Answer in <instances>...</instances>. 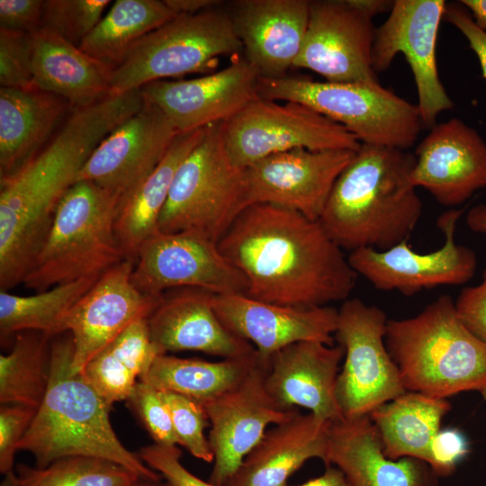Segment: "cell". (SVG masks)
Returning a JSON list of instances; mask_svg holds the SVG:
<instances>
[{
  "mask_svg": "<svg viewBox=\"0 0 486 486\" xmlns=\"http://www.w3.org/2000/svg\"><path fill=\"white\" fill-rule=\"evenodd\" d=\"M297 486H350L342 472L337 467L327 466L319 477Z\"/></svg>",
  "mask_w": 486,
  "mask_h": 486,
  "instance_id": "obj_48",
  "label": "cell"
},
{
  "mask_svg": "<svg viewBox=\"0 0 486 486\" xmlns=\"http://www.w3.org/2000/svg\"><path fill=\"white\" fill-rule=\"evenodd\" d=\"M70 108L65 99L38 87H1L0 178L17 172L45 147Z\"/></svg>",
  "mask_w": 486,
  "mask_h": 486,
  "instance_id": "obj_28",
  "label": "cell"
},
{
  "mask_svg": "<svg viewBox=\"0 0 486 486\" xmlns=\"http://www.w3.org/2000/svg\"><path fill=\"white\" fill-rule=\"evenodd\" d=\"M42 0H0V29L32 33L42 27Z\"/></svg>",
  "mask_w": 486,
  "mask_h": 486,
  "instance_id": "obj_44",
  "label": "cell"
},
{
  "mask_svg": "<svg viewBox=\"0 0 486 486\" xmlns=\"http://www.w3.org/2000/svg\"><path fill=\"white\" fill-rule=\"evenodd\" d=\"M260 76L245 58L202 76L160 80L140 89L179 132H187L231 118L257 97Z\"/></svg>",
  "mask_w": 486,
  "mask_h": 486,
  "instance_id": "obj_19",
  "label": "cell"
},
{
  "mask_svg": "<svg viewBox=\"0 0 486 486\" xmlns=\"http://www.w3.org/2000/svg\"><path fill=\"white\" fill-rule=\"evenodd\" d=\"M386 0L310 1L305 37L293 68L335 83L381 85L372 66L373 17L391 10Z\"/></svg>",
  "mask_w": 486,
  "mask_h": 486,
  "instance_id": "obj_10",
  "label": "cell"
},
{
  "mask_svg": "<svg viewBox=\"0 0 486 486\" xmlns=\"http://www.w3.org/2000/svg\"><path fill=\"white\" fill-rule=\"evenodd\" d=\"M121 198L87 180L59 203L49 236L22 284L37 292L101 275L127 259L115 221Z\"/></svg>",
  "mask_w": 486,
  "mask_h": 486,
  "instance_id": "obj_5",
  "label": "cell"
},
{
  "mask_svg": "<svg viewBox=\"0 0 486 486\" xmlns=\"http://www.w3.org/2000/svg\"><path fill=\"white\" fill-rule=\"evenodd\" d=\"M110 4V0H47L42 27L79 47Z\"/></svg>",
  "mask_w": 486,
  "mask_h": 486,
  "instance_id": "obj_37",
  "label": "cell"
},
{
  "mask_svg": "<svg viewBox=\"0 0 486 486\" xmlns=\"http://www.w3.org/2000/svg\"><path fill=\"white\" fill-rule=\"evenodd\" d=\"M158 356L147 318H142L97 353L81 374L98 394L112 405L128 400Z\"/></svg>",
  "mask_w": 486,
  "mask_h": 486,
  "instance_id": "obj_31",
  "label": "cell"
},
{
  "mask_svg": "<svg viewBox=\"0 0 486 486\" xmlns=\"http://www.w3.org/2000/svg\"><path fill=\"white\" fill-rule=\"evenodd\" d=\"M160 392L169 409L178 445L186 448L193 456L212 463L213 454L204 435L210 421L202 404L176 392Z\"/></svg>",
  "mask_w": 486,
  "mask_h": 486,
  "instance_id": "obj_38",
  "label": "cell"
},
{
  "mask_svg": "<svg viewBox=\"0 0 486 486\" xmlns=\"http://www.w3.org/2000/svg\"><path fill=\"white\" fill-rule=\"evenodd\" d=\"M330 423L314 414L297 413L274 425L244 459L227 486H286L307 461L324 463Z\"/></svg>",
  "mask_w": 486,
  "mask_h": 486,
  "instance_id": "obj_25",
  "label": "cell"
},
{
  "mask_svg": "<svg viewBox=\"0 0 486 486\" xmlns=\"http://www.w3.org/2000/svg\"><path fill=\"white\" fill-rule=\"evenodd\" d=\"M464 209H449L437 219L444 235L442 247L429 253L416 252L408 240L388 249L362 248L347 259L354 271L374 287L396 290L405 295L442 285H461L470 281L477 268L475 252L455 240L456 224Z\"/></svg>",
  "mask_w": 486,
  "mask_h": 486,
  "instance_id": "obj_14",
  "label": "cell"
},
{
  "mask_svg": "<svg viewBox=\"0 0 486 486\" xmlns=\"http://www.w3.org/2000/svg\"><path fill=\"white\" fill-rule=\"evenodd\" d=\"M50 352L49 386L18 451L30 452L40 468L64 457L91 456L122 464L142 480L159 482L161 476L119 440L110 421L112 405L81 373L72 370L70 333L53 337Z\"/></svg>",
  "mask_w": 486,
  "mask_h": 486,
  "instance_id": "obj_3",
  "label": "cell"
},
{
  "mask_svg": "<svg viewBox=\"0 0 486 486\" xmlns=\"http://www.w3.org/2000/svg\"><path fill=\"white\" fill-rule=\"evenodd\" d=\"M471 14L476 25L486 31V0L459 1Z\"/></svg>",
  "mask_w": 486,
  "mask_h": 486,
  "instance_id": "obj_50",
  "label": "cell"
},
{
  "mask_svg": "<svg viewBox=\"0 0 486 486\" xmlns=\"http://www.w3.org/2000/svg\"><path fill=\"white\" fill-rule=\"evenodd\" d=\"M101 275L59 284L28 296L0 291L1 343L24 330L39 331L50 338L65 333L63 324L67 314Z\"/></svg>",
  "mask_w": 486,
  "mask_h": 486,
  "instance_id": "obj_34",
  "label": "cell"
},
{
  "mask_svg": "<svg viewBox=\"0 0 486 486\" xmlns=\"http://www.w3.org/2000/svg\"><path fill=\"white\" fill-rule=\"evenodd\" d=\"M177 14H194L220 5L218 0H165Z\"/></svg>",
  "mask_w": 486,
  "mask_h": 486,
  "instance_id": "obj_47",
  "label": "cell"
},
{
  "mask_svg": "<svg viewBox=\"0 0 486 486\" xmlns=\"http://www.w3.org/2000/svg\"><path fill=\"white\" fill-rule=\"evenodd\" d=\"M17 475L20 486H133L142 480L122 464L91 456L64 457L41 468L21 464Z\"/></svg>",
  "mask_w": 486,
  "mask_h": 486,
  "instance_id": "obj_36",
  "label": "cell"
},
{
  "mask_svg": "<svg viewBox=\"0 0 486 486\" xmlns=\"http://www.w3.org/2000/svg\"><path fill=\"white\" fill-rule=\"evenodd\" d=\"M415 155L362 144L338 177L320 221L343 249H388L408 240L422 214L410 182Z\"/></svg>",
  "mask_w": 486,
  "mask_h": 486,
  "instance_id": "obj_2",
  "label": "cell"
},
{
  "mask_svg": "<svg viewBox=\"0 0 486 486\" xmlns=\"http://www.w3.org/2000/svg\"><path fill=\"white\" fill-rule=\"evenodd\" d=\"M443 19L466 38L479 59L482 76L486 79V31L476 25L470 12L460 2L446 4Z\"/></svg>",
  "mask_w": 486,
  "mask_h": 486,
  "instance_id": "obj_46",
  "label": "cell"
},
{
  "mask_svg": "<svg viewBox=\"0 0 486 486\" xmlns=\"http://www.w3.org/2000/svg\"><path fill=\"white\" fill-rule=\"evenodd\" d=\"M1 87L34 88L31 34L0 29Z\"/></svg>",
  "mask_w": 486,
  "mask_h": 486,
  "instance_id": "obj_40",
  "label": "cell"
},
{
  "mask_svg": "<svg viewBox=\"0 0 486 486\" xmlns=\"http://www.w3.org/2000/svg\"><path fill=\"white\" fill-rule=\"evenodd\" d=\"M480 392L486 402V388L481 390Z\"/></svg>",
  "mask_w": 486,
  "mask_h": 486,
  "instance_id": "obj_53",
  "label": "cell"
},
{
  "mask_svg": "<svg viewBox=\"0 0 486 486\" xmlns=\"http://www.w3.org/2000/svg\"><path fill=\"white\" fill-rule=\"evenodd\" d=\"M0 486H20L17 473H15L13 470L4 473V478Z\"/></svg>",
  "mask_w": 486,
  "mask_h": 486,
  "instance_id": "obj_51",
  "label": "cell"
},
{
  "mask_svg": "<svg viewBox=\"0 0 486 486\" xmlns=\"http://www.w3.org/2000/svg\"><path fill=\"white\" fill-rule=\"evenodd\" d=\"M265 374L266 362L259 357L236 387L201 402L210 421L208 441L213 467L209 481L214 484L228 485L269 425H278L299 413L275 401L266 388Z\"/></svg>",
  "mask_w": 486,
  "mask_h": 486,
  "instance_id": "obj_15",
  "label": "cell"
},
{
  "mask_svg": "<svg viewBox=\"0 0 486 486\" xmlns=\"http://www.w3.org/2000/svg\"><path fill=\"white\" fill-rule=\"evenodd\" d=\"M214 295L199 288H180L170 294L163 293L147 318L151 340L159 355L199 351L231 358L256 350L221 322L214 309Z\"/></svg>",
  "mask_w": 486,
  "mask_h": 486,
  "instance_id": "obj_23",
  "label": "cell"
},
{
  "mask_svg": "<svg viewBox=\"0 0 486 486\" xmlns=\"http://www.w3.org/2000/svg\"><path fill=\"white\" fill-rule=\"evenodd\" d=\"M176 16L165 0H116L79 48L114 68L137 41Z\"/></svg>",
  "mask_w": 486,
  "mask_h": 486,
  "instance_id": "obj_33",
  "label": "cell"
},
{
  "mask_svg": "<svg viewBox=\"0 0 486 486\" xmlns=\"http://www.w3.org/2000/svg\"><path fill=\"white\" fill-rule=\"evenodd\" d=\"M158 482H151V481H146V480H140L139 482H137L133 486H159Z\"/></svg>",
  "mask_w": 486,
  "mask_h": 486,
  "instance_id": "obj_52",
  "label": "cell"
},
{
  "mask_svg": "<svg viewBox=\"0 0 486 486\" xmlns=\"http://www.w3.org/2000/svg\"><path fill=\"white\" fill-rule=\"evenodd\" d=\"M466 223L472 230L486 234V204L481 203L470 209Z\"/></svg>",
  "mask_w": 486,
  "mask_h": 486,
  "instance_id": "obj_49",
  "label": "cell"
},
{
  "mask_svg": "<svg viewBox=\"0 0 486 486\" xmlns=\"http://www.w3.org/2000/svg\"><path fill=\"white\" fill-rule=\"evenodd\" d=\"M450 408L446 399L406 392L374 410L369 417L388 458L409 457L428 464L432 440Z\"/></svg>",
  "mask_w": 486,
  "mask_h": 486,
  "instance_id": "obj_30",
  "label": "cell"
},
{
  "mask_svg": "<svg viewBox=\"0 0 486 486\" xmlns=\"http://www.w3.org/2000/svg\"><path fill=\"white\" fill-rule=\"evenodd\" d=\"M132 282L148 295L166 290L199 288L214 294L244 293L243 274L220 252L218 243L189 231H158L140 247Z\"/></svg>",
  "mask_w": 486,
  "mask_h": 486,
  "instance_id": "obj_12",
  "label": "cell"
},
{
  "mask_svg": "<svg viewBox=\"0 0 486 486\" xmlns=\"http://www.w3.org/2000/svg\"><path fill=\"white\" fill-rule=\"evenodd\" d=\"M241 50L229 10L219 5L194 14H179L131 47L112 70L110 95L169 77L204 72L219 57Z\"/></svg>",
  "mask_w": 486,
  "mask_h": 486,
  "instance_id": "obj_8",
  "label": "cell"
},
{
  "mask_svg": "<svg viewBox=\"0 0 486 486\" xmlns=\"http://www.w3.org/2000/svg\"><path fill=\"white\" fill-rule=\"evenodd\" d=\"M257 95L310 107L342 125L362 144L407 150L421 131L417 104L382 85L315 81L284 76L259 77Z\"/></svg>",
  "mask_w": 486,
  "mask_h": 486,
  "instance_id": "obj_6",
  "label": "cell"
},
{
  "mask_svg": "<svg viewBox=\"0 0 486 486\" xmlns=\"http://www.w3.org/2000/svg\"><path fill=\"white\" fill-rule=\"evenodd\" d=\"M385 345L407 392L446 399L486 388V343L442 295L416 316L389 320Z\"/></svg>",
  "mask_w": 486,
  "mask_h": 486,
  "instance_id": "obj_4",
  "label": "cell"
},
{
  "mask_svg": "<svg viewBox=\"0 0 486 486\" xmlns=\"http://www.w3.org/2000/svg\"><path fill=\"white\" fill-rule=\"evenodd\" d=\"M324 464L339 469L350 486H428L416 459L384 454L369 415L330 423Z\"/></svg>",
  "mask_w": 486,
  "mask_h": 486,
  "instance_id": "obj_26",
  "label": "cell"
},
{
  "mask_svg": "<svg viewBox=\"0 0 486 486\" xmlns=\"http://www.w3.org/2000/svg\"><path fill=\"white\" fill-rule=\"evenodd\" d=\"M469 452V443L464 434L454 428L440 429L430 446L428 464L437 473H450Z\"/></svg>",
  "mask_w": 486,
  "mask_h": 486,
  "instance_id": "obj_43",
  "label": "cell"
},
{
  "mask_svg": "<svg viewBox=\"0 0 486 486\" xmlns=\"http://www.w3.org/2000/svg\"><path fill=\"white\" fill-rule=\"evenodd\" d=\"M356 151L296 148L245 168L248 205L268 203L319 220L332 188Z\"/></svg>",
  "mask_w": 486,
  "mask_h": 486,
  "instance_id": "obj_17",
  "label": "cell"
},
{
  "mask_svg": "<svg viewBox=\"0 0 486 486\" xmlns=\"http://www.w3.org/2000/svg\"><path fill=\"white\" fill-rule=\"evenodd\" d=\"M126 401L155 444L178 445L171 414L160 391L140 380Z\"/></svg>",
  "mask_w": 486,
  "mask_h": 486,
  "instance_id": "obj_39",
  "label": "cell"
},
{
  "mask_svg": "<svg viewBox=\"0 0 486 486\" xmlns=\"http://www.w3.org/2000/svg\"><path fill=\"white\" fill-rule=\"evenodd\" d=\"M179 133L166 114L145 99L137 112L94 148L77 181H91L122 201L156 169Z\"/></svg>",
  "mask_w": 486,
  "mask_h": 486,
  "instance_id": "obj_16",
  "label": "cell"
},
{
  "mask_svg": "<svg viewBox=\"0 0 486 486\" xmlns=\"http://www.w3.org/2000/svg\"><path fill=\"white\" fill-rule=\"evenodd\" d=\"M215 311L235 335L250 343L266 362L284 347L301 341L333 345L338 310L298 308L252 299L244 293L215 294Z\"/></svg>",
  "mask_w": 486,
  "mask_h": 486,
  "instance_id": "obj_21",
  "label": "cell"
},
{
  "mask_svg": "<svg viewBox=\"0 0 486 486\" xmlns=\"http://www.w3.org/2000/svg\"><path fill=\"white\" fill-rule=\"evenodd\" d=\"M245 276L246 295L298 308L346 301L357 274L320 220L268 203H251L218 242Z\"/></svg>",
  "mask_w": 486,
  "mask_h": 486,
  "instance_id": "obj_1",
  "label": "cell"
},
{
  "mask_svg": "<svg viewBox=\"0 0 486 486\" xmlns=\"http://www.w3.org/2000/svg\"><path fill=\"white\" fill-rule=\"evenodd\" d=\"M159 486H168V485L165 482V483L160 484Z\"/></svg>",
  "mask_w": 486,
  "mask_h": 486,
  "instance_id": "obj_54",
  "label": "cell"
},
{
  "mask_svg": "<svg viewBox=\"0 0 486 486\" xmlns=\"http://www.w3.org/2000/svg\"><path fill=\"white\" fill-rule=\"evenodd\" d=\"M138 455L168 486H220L189 472L181 463V450L176 446L153 444L142 447Z\"/></svg>",
  "mask_w": 486,
  "mask_h": 486,
  "instance_id": "obj_41",
  "label": "cell"
},
{
  "mask_svg": "<svg viewBox=\"0 0 486 486\" xmlns=\"http://www.w3.org/2000/svg\"><path fill=\"white\" fill-rule=\"evenodd\" d=\"M310 1L238 0L229 9L245 58L260 77L285 76L300 53Z\"/></svg>",
  "mask_w": 486,
  "mask_h": 486,
  "instance_id": "obj_24",
  "label": "cell"
},
{
  "mask_svg": "<svg viewBox=\"0 0 486 486\" xmlns=\"http://www.w3.org/2000/svg\"><path fill=\"white\" fill-rule=\"evenodd\" d=\"M221 133L231 162L241 168L296 148L356 152L362 145L342 125L309 106L259 96L222 122Z\"/></svg>",
  "mask_w": 486,
  "mask_h": 486,
  "instance_id": "obj_9",
  "label": "cell"
},
{
  "mask_svg": "<svg viewBox=\"0 0 486 486\" xmlns=\"http://www.w3.org/2000/svg\"><path fill=\"white\" fill-rule=\"evenodd\" d=\"M414 155L412 185L444 206L460 205L486 187V142L458 118L435 124Z\"/></svg>",
  "mask_w": 486,
  "mask_h": 486,
  "instance_id": "obj_20",
  "label": "cell"
},
{
  "mask_svg": "<svg viewBox=\"0 0 486 486\" xmlns=\"http://www.w3.org/2000/svg\"><path fill=\"white\" fill-rule=\"evenodd\" d=\"M384 311L362 300L346 299L338 310L336 340L345 362L337 380V400L344 418L369 415L406 392L385 345Z\"/></svg>",
  "mask_w": 486,
  "mask_h": 486,
  "instance_id": "obj_11",
  "label": "cell"
},
{
  "mask_svg": "<svg viewBox=\"0 0 486 486\" xmlns=\"http://www.w3.org/2000/svg\"><path fill=\"white\" fill-rule=\"evenodd\" d=\"M51 338L34 330L14 337L11 351L0 356L1 405L40 407L50 382Z\"/></svg>",
  "mask_w": 486,
  "mask_h": 486,
  "instance_id": "obj_35",
  "label": "cell"
},
{
  "mask_svg": "<svg viewBox=\"0 0 486 486\" xmlns=\"http://www.w3.org/2000/svg\"><path fill=\"white\" fill-rule=\"evenodd\" d=\"M444 0H396L388 18L376 28L372 66L384 71L402 53L408 62L418 93V107L423 125L433 127L437 116L454 107L437 70L436 48Z\"/></svg>",
  "mask_w": 486,
  "mask_h": 486,
  "instance_id": "obj_13",
  "label": "cell"
},
{
  "mask_svg": "<svg viewBox=\"0 0 486 486\" xmlns=\"http://www.w3.org/2000/svg\"><path fill=\"white\" fill-rule=\"evenodd\" d=\"M221 123L205 127L179 166L158 220L159 232H194L218 243L248 205L246 170L231 162Z\"/></svg>",
  "mask_w": 486,
  "mask_h": 486,
  "instance_id": "obj_7",
  "label": "cell"
},
{
  "mask_svg": "<svg viewBox=\"0 0 486 486\" xmlns=\"http://www.w3.org/2000/svg\"><path fill=\"white\" fill-rule=\"evenodd\" d=\"M455 307L468 329L486 343V273L479 284L461 291Z\"/></svg>",
  "mask_w": 486,
  "mask_h": 486,
  "instance_id": "obj_45",
  "label": "cell"
},
{
  "mask_svg": "<svg viewBox=\"0 0 486 486\" xmlns=\"http://www.w3.org/2000/svg\"><path fill=\"white\" fill-rule=\"evenodd\" d=\"M205 128L181 132L166 155L130 195L120 202L115 230L127 259L135 262L142 243L158 231V220L166 202L175 175L202 139Z\"/></svg>",
  "mask_w": 486,
  "mask_h": 486,
  "instance_id": "obj_29",
  "label": "cell"
},
{
  "mask_svg": "<svg viewBox=\"0 0 486 486\" xmlns=\"http://www.w3.org/2000/svg\"><path fill=\"white\" fill-rule=\"evenodd\" d=\"M258 358L256 350L246 356L215 362L164 354L156 357L140 381L158 391L176 392L204 402L236 387Z\"/></svg>",
  "mask_w": 486,
  "mask_h": 486,
  "instance_id": "obj_32",
  "label": "cell"
},
{
  "mask_svg": "<svg viewBox=\"0 0 486 486\" xmlns=\"http://www.w3.org/2000/svg\"><path fill=\"white\" fill-rule=\"evenodd\" d=\"M343 357L340 345L320 341L292 344L266 362V388L286 410L302 407L329 422L340 420L344 418L336 388Z\"/></svg>",
  "mask_w": 486,
  "mask_h": 486,
  "instance_id": "obj_22",
  "label": "cell"
},
{
  "mask_svg": "<svg viewBox=\"0 0 486 486\" xmlns=\"http://www.w3.org/2000/svg\"><path fill=\"white\" fill-rule=\"evenodd\" d=\"M35 86L65 99L72 109L110 95L113 67L41 27L31 33Z\"/></svg>",
  "mask_w": 486,
  "mask_h": 486,
  "instance_id": "obj_27",
  "label": "cell"
},
{
  "mask_svg": "<svg viewBox=\"0 0 486 486\" xmlns=\"http://www.w3.org/2000/svg\"><path fill=\"white\" fill-rule=\"evenodd\" d=\"M134 261L124 259L105 271L64 320L74 345L71 368L86 364L137 320L148 318L162 295L140 292L132 282Z\"/></svg>",
  "mask_w": 486,
  "mask_h": 486,
  "instance_id": "obj_18",
  "label": "cell"
},
{
  "mask_svg": "<svg viewBox=\"0 0 486 486\" xmlns=\"http://www.w3.org/2000/svg\"><path fill=\"white\" fill-rule=\"evenodd\" d=\"M38 409L22 405H1L0 408V472L13 470L18 445L29 429Z\"/></svg>",
  "mask_w": 486,
  "mask_h": 486,
  "instance_id": "obj_42",
  "label": "cell"
}]
</instances>
